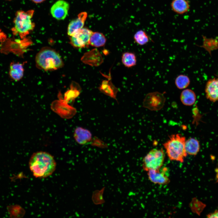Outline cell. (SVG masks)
I'll use <instances>...</instances> for the list:
<instances>
[{
    "mask_svg": "<svg viewBox=\"0 0 218 218\" xmlns=\"http://www.w3.org/2000/svg\"><path fill=\"white\" fill-rule=\"evenodd\" d=\"M29 165L35 177L43 178L49 176L54 172L56 168V163L51 154L45 151H39L32 155Z\"/></svg>",
    "mask_w": 218,
    "mask_h": 218,
    "instance_id": "6da1fadb",
    "label": "cell"
},
{
    "mask_svg": "<svg viewBox=\"0 0 218 218\" xmlns=\"http://www.w3.org/2000/svg\"><path fill=\"white\" fill-rule=\"evenodd\" d=\"M35 62L38 68L45 71L57 70L62 67L64 65L59 54L48 47L41 49L36 54Z\"/></svg>",
    "mask_w": 218,
    "mask_h": 218,
    "instance_id": "7a4b0ae2",
    "label": "cell"
},
{
    "mask_svg": "<svg viewBox=\"0 0 218 218\" xmlns=\"http://www.w3.org/2000/svg\"><path fill=\"white\" fill-rule=\"evenodd\" d=\"M186 138L180 134H173L163 144L169 159L171 160L183 162L187 154L185 149Z\"/></svg>",
    "mask_w": 218,
    "mask_h": 218,
    "instance_id": "3957f363",
    "label": "cell"
},
{
    "mask_svg": "<svg viewBox=\"0 0 218 218\" xmlns=\"http://www.w3.org/2000/svg\"><path fill=\"white\" fill-rule=\"evenodd\" d=\"M34 12L30 10L26 12L19 10L16 12L13 20L14 25L11 29L14 35H19L23 39L34 29L35 24L31 19Z\"/></svg>",
    "mask_w": 218,
    "mask_h": 218,
    "instance_id": "277c9868",
    "label": "cell"
},
{
    "mask_svg": "<svg viewBox=\"0 0 218 218\" xmlns=\"http://www.w3.org/2000/svg\"><path fill=\"white\" fill-rule=\"evenodd\" d=\"M165 156L163 148L151 150L143 158L142 167L144 170L147 171L160 168L163 165Z\"/></svg>",
    "mask_w": 218,
    "mask_h": 218,
    "instance_id": "5b68a950",
    "label": "cell"
},
{
    "mask_svg": "<svg viewBox=\"0 0 218 218\" xmlns=\"http://www.w3.org/2000/svg\"><path fill=\"white\" fill-rule=\"evenodd\" d=\"M166 99L164 95L158 92L149 93L146 96L143 106L151 111H157L164 106Z\"/></svg>",
    "mask_w": 218,
    "mask_h": 218,
    "instance_id": "8992f818",
    "label": "cell"
},
{
    "mask_svg": "<svg viewBox=\"0 0 218 218\" xmlns=\"http://www.w3.org/2000/svg\"><path fill=\"white\" fill-rule=\"evenodd\" d=\"M93 31L86 28H82L70 36V43L74 47L84 48L89 45V41Z\"/></svg>",
    "mask_w": 218,
    "mask_h": 218,
    "instance_id": "52a82bcc",
    "label": "cell"
},
{
    "mask_svg": "<svg viewBox=\"0 0 218 218\" xmlns=\"http://www.w3.org/2000/svg\"><path fill=\"white\" fill-rule=\"evenodd\" d=\"M51 108L54 112L64 118H72L77 112L74 108L68 105L64 100L54 101L51 104Z\"/></svg>",
    "mask_w": 218,
    "mask_h": 218,
    "instance_id": "ba28073f",
    "label": "cell"
},
{
    "mask_svg": "<svg viewBox=\"0 0 218 218\" xmlns=\"http://www.w3.org/2000/svg\"><path fill=\"white\" fill-rule=\"evenodd\" d=\"M149 180L155 184L165 185L170 182L168 169L166 167H162L156 170H151L147 171Z\"/></svg>",
    "mask_w": 218,
    "mask_h": 218,
    "instance_id": "9c48e42d",
    "label": "cell"
},
{
    "mask_svg": "<svg viewBox=\"0 0 218 218\" xmlns=\"http://www.w3.org/2000/svg\"><path fill=\"white\" fill-rule=\"evenodd\" d=\"M69 5L66 2L59 0L55 3L51 9V13L53 17L55 19L63 20L68 14Z\"/></svg>",
    "mask_w": 218,
    "mask_h": 218,
    "instance_id": "30bf717a",
    "label": "cell"
},
{
    "mask_svg": "<svg viewBox=\"0 0 218 218\" xmlns=\"http://www.w3.org/2000/svg\"><path fill=\"white\" fill-rule=\"evenodd\" d=\"M81 60L84 64L92 66H99L103 62L101 54L96 48L93 49L85 53Z\"/></svg>",
    "mask_w": 218,
    "mask_h": 218,
    "instance_id": "8fae6325",
    "label": "cell"
},
{
    "mask_svg": "<svg viewBox=\"0 0 218 218\" xmlns=\"http://www.w3.org/2000/svg\"><path fill=\"white\" fill-rule=\"evenodd\" d=\"M87 17L86 12H81L78 15L76 18L71 21L68 27V35L71 36L82 28Z\"/></svg>",
    "mask_w": 218,
    "mask_h": 218,
    "instance_id": "7c38bea8",
    "label": "cell"
},
{
    "mask_svg": "<svg viewBox=\"0 0 218 218\" xmlns=\"http://www.w3.org/2000/svg\"><path fill=\"white\" fill-rule=\"evenodd\" d=\"M205 91L206 98L214 102L218 101V78L211 79L207 82Z\"/></svg>",
    "mask_w": 218,
    "mask_h": 218,
    "instance_id": "4fadbf2b",
    "label": "cell"
},
{
    "mask_svg": "<svg viewBox=\"0 0 218 218\" xmlns=\"http://www.w3.org/2000/svg\"><path fill=\"white\" fill-rule=\"evenodd\" d=\"M108 80L103 81L98 88L99 91L104 94L117 101V94L118 89L112 84L110 75L108 77Z\"/></svg>",
    "mask_w": 218,
    "mask_h": 218,
    "instance_id": "5bb4252c",
    "label": "cell"
},
{
    "mask_svg": "<svg viewBox=\"0 0 218 218\" xmlns=\"http://www.w3.org/2000/svg\"><path fill=\"white\" fill-rule=\"evenodd\" d=\"M74 137L78 144L84 145L90 142L92 139V134L88 129L78 127L74 131Z\"/></svg>",
    "mask_w": 218,
    "mask_h": 218,
    "instance_id": "9a60e30c",
    "label": "cell"
},
{
    "mask_svg": "<svg viewBox=\"0 0 218 218\" xmlns=\"http://www.w3.org/2000/svg\"><path fill=\"white\" fill-rule=\"evenodd\" d=\"M23 64L19 62H12L10 64L9 74L10 78L15 81L20 80L24 75Z\"/></svg>",
    "mask_w": 218,
    "mask_h": 218,
    "instance_id": "2e32d148",
    "label": "cell"
},
{
    "mask_svg": "<svg viewBox=\"0 0 218 218\" xmlns=\"http://www.w3.org/2000/svg\"><path fill=\"white\" fill-rule=\"evenodd\" d=\"M171 6L174 12L179 14L186 13L190 8L189 3L187 0H173Z\"/></svg>",
    "mask_w": 218,
    "mask_h": 218,
    "instance_id": "e0dca14e",
    "label": "cell"
},
{
    "mask_svg": "<svg viewBox=\"0 0 218 218\" xmlns=\"http://www.w3.org/2000/svg\"><path fill=\"white\" fill-rule=\"evenodd\" d=\"M196 96L194 92L190 89H186L182 92L180 100L184 105L191 106L194 104L196 101Z\"/></svg>",
    "mask_w": 218,
    "mask_h": 218,
    "instance_id": "ac0fdd59",
    "label": "cell"
},
{
    "mask_svg": "<svg viewBox=\"0 0 218 218\" xmlns=\"http://www.w3.org/2000/svg\"><path fill=\"white\" fill-rule=\"evenodd\" d=\"M200 148L199 142L196 139L190 138L185 141V149L187 154L195 156L199 152Z\"/></svg>",
    "mask_w": 218,
    "mask_h": 218,
    "instance_id": "d6986e66",
    "label": "cell"
},
{
    "mask_svg": "<svg viewBox=\"0 0 218 218\" xmlns=\"http://www.w3.org/2000/svg\"><path fill=\"white\" fill-rule=\"evenodd\" d=\"M106 41L105 36L98 32H93L89 41V45L95 47L104 46Z\"/></svg>",
    "mask_w": 218,
    "mask_h": 218,
    "instance_id": "ffe728a7",
    "label": "cell"
},
{
    "mask_svg": "<svg viewBox=\"0 0 218 218\" xmlns=\"http://www.w3.org/2000/svg\"><path fill=\"white\" fill-rule=\"evenodd\" d=\"M7 209L11 218L21 217L23 216L25 213L24 209L20 206L17 204L8 206Z\"/></svg>",
    "mask_w": 218,
    "mask_h": 218,
    "instance_id": "44dd1931",
    "label": "cell"
},
{
    "mask_svg": "<svg viewBox=\"0 0 218 218\" xmlns=\"http://www.w3.org/2000/svg\"><path fill=\"white\" fill-rule=\"evenodd\" d=\"M121 60L124 65L128 68L134 66L136 64V56L134 53L131 52L124 53L122 56Z\"/></svg>",
    "mask_w": 218,
    "mask_h": 218,
    "instance_id": "7402d4cb",
    "label": "cell"
},
{
    "mask_svg": "<svg viewBox=\"0 0 218 218\" xmlns=\"http://www.w3.org/2000/svg\"><path fill=\"white\" fill-rule=\"evenodd\" d=\"M70 90L67 91L64 95V100L68 103L70 101H73L80 94L81 88L77 84Z\"/></svg>",
    "mask_w": 218,
    "mask_h": 218,
    "instance_id": "603a6c76",
    "label": "cell"
},
{
    "mask_svg": "<svg viewBox=\"0 0 218 218\" xmlns=\"http://www.w3.org/2000/svg\"><path fill=\"white\" fill-rule=\"evenodd\" d=\"M175 83L177 88L180 89H183L188 86L190 83V81L187 76L180 74L176 78Z\"/></svg>",
    "mask_w": 218,
    "mask_h": 218,
    "instance_id": "cb8c5ba5",
    "label": "cell"
},
{
    "mask_svg": "<svg viewBox=\"0 0 218 218\" xmlns=\"http://www.w3.org/2000/svg\"><path fill=\"white\" fill-rule=\"evenodd\" d=\"M135 41L138 44L143 45L147 43L149 41V38L146 32L142 30L137 31L134 35Z\"/></svg>",
    "mask_w": 218,
    "mask_h": 218,
    "instance_id": "d4e9b609",
    "label": "cell"
},
{
    "mask_svg": "<svg viewBox=\"0 0 218 218\" xmlns=\"http://www.w3.org/2000/svg\"><path fill=\"white\" fill-rule=\"evenodd\" d=\"M91 144L92 146H96L101 147H106L107 144L103 141L96 137L92 138Z\"/></svg>",
    "mask_w": 218,
    "mask_h": 218,
    "instance_id": "484cf974",
    "label": "cell"
},
{
    "mask_svg": "<svg viewBox=\"0 0 218 218\" xmlns=\"http://www.w3.org/2000/svg\"><path fill=\"white\" fill-rule=\"evenodd\" d=\"M7 39V35L0 28V42H3Z\"/></svg>",
    "mask_w": 218,
    "mask_h": 218,
    "instance_id": "4316f807",
    "label": "cell"
},
{
    "mask_svg": "<svg viewBox=\"0 0 218 218\" xmlns=\"http://www.w3.org/2000/svg\"><path fill=\"white\" fill-rule=\"evenodd\" d=\"M207 216L209 218H218V210H216L214 212L208 214Z\"/></svg>",
    "mask_w": 218,
    "mask_h": 218,
    "instance_id": "83f0119b",
    "label": "cell"
},
{
    "mask_svg": "<svg viewBox=\"0 0 218 218\" xmlns=\"http://www.w3.org/2000/svg\"><path fill=\"white\" fill-rule=\"evenodd\" d=\"M33 2L36 3H39L42 2L45 0H31Z\"/></svg>",
    "mask_w": 218,
    "mask_h": 218,
    "instance_id": "f1b7e54d",
    "label": "cell"
},
{
    "mask_svg": "<svg viewBox=\"0 0 218 218\" xmlns=\"http://www.w3.org/2000/svg\"><path fill=\"white\" fill-rule=\"evenodd\" d=\"M8 0V1H12V0Z\"/></svg>",
    "mask_w": 218,
    "mask_h": 218,
    "instance_id": "f546056e",
    "label": "cell"
}]
</instances>
